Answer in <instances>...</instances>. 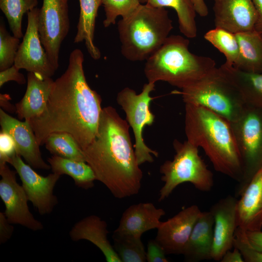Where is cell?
<instances>
[{
	"mask_svg": "<svg viewBox=\"0 0 262 262\" xmlns=\"http://www.w3.org/2000/svg\"><path fill=\"white\" fill-rule=\"evenodd\" d=\"M221 262H244L242 254L238 249L233 247V250H228L223 256Z\"/></svg>",
	"mask_w": 262,
	"mask_h": 262,
	"instance_id": "obj_40",
	"label": "cell"
},
{
	"mask_svg": "<svg viewBox=\"0 0 262 262\" xmlns=\"http://www.w3.org/2000/svg\"><path fill=\"white\" fill-rule=\"evenodd\" d=\"M234 236L233 247L239 249L245 262H262V252L251 247L237 231Z\"/></svg>",
	"mask_w": 262,
	"mask_h": 262,
	"instance_id": "obj_34",
	"label": "cell"
},
{
	"mask_svg": "<svg viewBox=\"0 0 262 262\" xmlns=\"http://www.w3.org/2000/svg\"><path fill=\"white\" fill-rule=\"evenodd\" d=\"M40 9L35 7L27 13L28 23L14 65L19 69L51 77L56 71L49 62L38 32Z\"/></svg>",
	"mask_w": 262,
	"mask_h": 262,
	"instance_id": "obj_13",
	"label": "cell"
},
{
	"mask_svg": "<svg viewBox=\"0 0 262 262\" xmlns=\"http://www.w3.org/2000/svg\"><path fill=\"white\" fill-rule=\"evenodd\" d=\"M239 47L238 58L233 66L241 70L262 72V33L255 30L235 34Z\"/></svg>",
	"mask_w": 262,
	"mask_h": 262,
	"instance_id": "obj_24",
	"label": "cell"
},
{
	"mask_svg": "<svg viewBox=\"0 0 262 262\" xmlns=\"http://www.w3.org/2000/svg\"><path fill=\"white\" fill-rule=\"evenodd\" d=\"M147 0H140L141 3H146Z\"/></svg>",
	"mask_w": 262,
	"mask_h": 262,
	"instance_id": "obj_43",
	"label": "cell"
},
{
	"mask_svg": "<svg viewBox=\"0 0 262 262\" xmlns=\"http://www.w3.org/2000/svg\"><path fill=\"white\" fill-rule=\"evenodd\" d=\"M238 199L237 228L244 231L262 229V168L253 177Z\"/></svg>",
	"mask_w": 262,
	"mask_h": 262,
	"instance_id": "obj_18",
	"label": "cell"
},
{
	"mask_svg": "<svg viewBox=\"0 0 262 262\" xmlns=\"http://www.w3.org/2000/svg\"><path fill=\"white\" fill-rule=\"evenodd\" d=\"M4 213H0V243H4L11 237L14 228L10 225Z\"/></svg>",
	"mask_w": 262,
	"mask_h": 262,
	"instance_id": "obj_39",
	"label": "cell"
},
{
	"mask_svg": "<svg viewBox=\"0 0 262 262\" xmlns=\"http://www.w3.org/2000/svg\"><path fill=\"white\" fill-rule=\"evenodd\" d=\"M171 93L181 95L185 104L202 106L230 123L239 117L246 106L237 88L220 67H215L195 82Z\"/></svg>",
	"mask_w": 262,
	"mask_h": 262,
	"instance_id": "obj_6",
	"label": "cell"
},
{
	"mask_svg": "<svg viewBox=\"0 0 262 262\" xmlns=\"http://www.w3.org/2000/svg\"><path fill=\"white\" fill-rule=\"evenodd\" d=\"M257 13L254 30L262 33V0H252Z\"/></svg>",
	"mask_w": 262,
	"mask_h": 262,
	"instance_id": "obj_41",
	"label": "cell"
},
{
	"mask_svg": "<svg viewBox=\"0 0 262 262\" xmlns=\"http://www.w3.org/2000/svg\"><path fill=\"white\" fill-rule=\"evenodd\" d=\"M19 38L12 36L2 22L0 25V71L6 69L14 63L19 47Z\"/></svg>",
	"mask_w": 262,
	"mask_h": 262,
	"instance_id": "obj_33",
	"label": "cell"
},
{
	"mask_svg": "<svg viewBox=\"0 0 262 262\" xmlns=\"http://www.w3.org/2000/svg\"><path fill=\"white\" fill-rule=\"evenodd\" d=\"M189 40L179 35L169 36L147 60L144 73L148 82L164 81L182 89L199 80L215 66L209 57L189 50Z\"/></svg>",
	"mask_w": 262,
	"mask_h": 262,
	"instance_id": "obj_4",
	"label": "cell"
},
{
	"mask_svg": "<svg viewBox=\"0 0 262 262\" xmlns=\"http://www.w3.org/2000/svg\"><path fill=\"white\" fill-rule=\"evenodd\" d=\"M48 162L52 173L70 176L77 186L86 190L94 186L96 177L91 167L86 162L54 155L48 159Z\"/></svg>",
	"mask_w": 262,
	"mask_h": 262,
	"instance_id": "obj_26",
	"label": "cell"
},
{
	"mask_svg": "<svg viewBox=\"0 0 262 262\" xmlns=\"http://www.w3.org/2000/svg\"><path fill=\"white\" fill-rule=\"evenodd\" d=\"M106 17L103 22L107 28L115 24L118 16L122 18L131 15L141 4L140 0H101Z\"/></svg>",
	"mask_w": 262,
	"mask_h": 262,
	"instance_id": "obj_32",
	"label": "cell"
},
{
	"mask_svg": "<svg viewBox=\"0 0 262 262\" xmlns=\"http://www.w3.org/2000/svg\"><path fill=\"white\" fill-rule=\"evenodd\" d=\"M204 37L224 55L225 63L231 66L235 63L239 54V47L234 33L215 27L206 32Z\"/></svg>",
	"mask_w": 262,
	"mask_h": 262,
	"instance_id": "obj_30",
	"label": "cell"
},
{
	"mask_svg": "<svg viewBox=\"0 0 262 262\" xmlns=\"http://www.w3.org/2000/svg\"><path fill=\"white\" fill-rule=\"evenodd\" d=\"M146 3L155 7L172 8L178 16L180 32L187 38L196 37V12L192 0H147Z\"/></svg>",
	"mask_w": 262,
	"mask_h": 262,
	"instance_id": "obj_27",
	"label": "cell"
},
{
	"mask_svg": "<svg viewBox=\"0 0 262 262\" xmlns=\"http://www.w3.org/2000/svg\"><path fill=\"white\" fill-rule=\"evenodd\" d=\"M37 0H0V8L5 15L13 35L23 37L22 20L24 14L36 7Z\"/></svg>",
	"mask_w": 262,
	"mask_h": 262,
	"instance_id": "obj_29",
	"label": "cell"
},
{
	"mask_svg": "<svg viewBox=\"0 0 262 262\" xmlns=\"http://www.w3.org/2000/svg\"><path fill=\"white\" fill-rule=\"evenodd\" d=\"M53 82L51 77L35 72H28L26 92L15 107L19 119L28 120L39 116L44 112Z\"/></svg>",
	"mask_w": 262,
	"mask_h": 262,
	"instance_id": "obj_20",
	"label": "cell"
},
{
	"mask_svg": "<svg viewBox=\"0 0 262 262\" xmlns=\"http://www.w3.org/2000/svg\"><path fill=\"white\" fill-rule=\"evenodd\" d=\"M6 163L0 162V196L5 205L6 218L11 224H19L33 231L42 229L43 224L29 209L28 196L22 185L16 181V172Z\"/></svg>",
	"mask_w": 262,
	"mask_h": 262,
	"instance_id": "obj_12",
	"label": "cell"
},
{
	"mask_svg": "<svg viewBox=\"0 0 262 262\" xmlns=\"http://www.w3.org/2000/svg\"><path fill=\"white\" fill-rule=\"evenodd\" d=\"M19 69L14 64L9 68L0 72V87L6 82L13 81L19 84H24L26 80L24 75L19 72Z\"/></svg>",
	"mask_w": 262,
	"mask_h": 262,
	"instance_id": "obj_37",
	"label": "cell"
},
{
	"mask_svg": "<svg viewBox=\"0 0 262 262\" xmlns=\"http://www.w3.org/2000/svg\"><path fill=\"white\" fill-rule=\"evenodd\" d=\"M113 247L121 262H145L146 251L141 238L114 232Z\"/></svg>",
	"mask_w": 262,
	"mask_h": 262,
	"instance_id": "obj_31",
	"label": "cell"
},
{
	"mask_svg": "<svg viewBox=\"0 0 262 262\" xmlns=\"http://www.w3.org/2000/svg\"><path fill=\"white\" fill-rule=\"evenodd\" d=\"M219 67L237 88L246 105L262 109V72L242 71L225 63Z\"/></svg>",
	"mask_w": 262,
	"mask_h": 262,
	"instance_id": "obj_23",
	"label": "cell"
},
{
	"mask_svg": "<svg viewBox=\"0 0 262 262\" xmlns=\"http://www.w3.org/2000/svg\"><path fill=\"white\" fill-rule=\"evenodd\" d=\"M15 169L28 199L41 215L49 214L58 203L54 188L60 175L52 173L44 177L25 163L17 153L8 161Z\"/></svg>",
	"mask_w": 262,
	"mask_h": 262,
	"instance_id": "obj_11",
	"label": "cell"
},
{
	"mask_svg": "<svg viewBox=\"0 0 262 262\" xmlns=\"http://www.w3.org/2000/svg\"><path fill=\"white\" fill-rule=\"evenodd\" d=\"M201 211L196 205L182 209L164 222H161L155 240L166 255L182 254L185 245Z\"/></svg>",
	"mask_w": 262,
	"mask_h": 262,
	"instance_id": "obj_14",
	"label": "cell"
},
{
	"mask_svg": "<svg viewBox=\"0 0 262 262\" xmlns=\"http://www.w3.org/2000/svg\"><path fill=\"white\" fill-rule=\"evenodd\" d=\"M155 89V83H145L141 92L137 94L129 87H125L118 93L116 101L126 114V121L132 129L135 138L134 152L138 164L152 163L158 152L148 147L143 137V129L146 126L151 125L155 120V115L150 110V96Z\"/></svg>",
	"mask_w": 262,
	"mask_h": 262,
	"instance_id": "obj_9",
	"label": "cell"
},
{
	"mask_svg": "<svg viewBox=\"0 0 262 262\" xmlns=\"http://www.w3.org/2000/svg\"><path fill=\"white\" fill-rule=\"evenodd\" d=\"M1 131L13 138L17 153L34 168L49 170L51 167L43 160L35 133L28 120L21 121L0 109Z\"/></svg>",
	"mask_w": 262,
	"mask_h": 262,
	"instance_id": "obj_16",
	"label": "cell"
},
{
	"mask_svg": "<svg viewBox=\"0 0 262 262\" xmlns=\"http://www.w3.org/2000/svg\"><path fill=\"white\" fill-rule=\"evenodd\" d=\"M187 140L201 147L214 169L239 183L243 166L230 122L202 106L185 104Z\"/></svg>",
	"mask_w": 262,
	"mask_h": 262,
	"instance_id": "obj_3",
	"label": "cell"
},
{
	"mask_svg": "<svg viewBox=\"0 0 262 262\" xmlns=\"http://www.w3.org/2000/svg\"><path fill=\"white\" fill-rule=\"evenodd\" d=\"M44 144L53 155L78 161L85 162L82 148L70 134L57 132L50 134Z\"/></svg>",
	"mask_w": 262,
	"mask_h": 262,
	"instance_id": "obj_28",
	"label": "cell"
},
{
	"mask_svg": "<svg viewBox=\"0 0 262 262\" xmlns=\"http://www.w3.org/2000/svg\"><path fill=\"white\" fill-rule=\"evenodd\" d=\"M121 52L130 61L147 60L163 45L173 29L164 8L141 4L117 23Z\"/></svg>",
	"mask_w": 262,
	"mask_h": 262,
	"instance_id": "obj_5",
	"label": "cell"
},
{
	"mask_svg": "<svg viewBox=\"0 0 262 262\" xmlns=\"http://www.w3.org/2000/svg\"><path fill=\"white\" fill-rule=\"evenodd\" d=\"M109 231L106 222L99 217L91 215L77 222L69 232L73 241H90L103 254L108 262H121L113 246L108 239Z\"/></svg>",
	"mask_w": 262,
	"mask_h": 262,
	"instance_id": "obj_21",
	"label": "cell"
},
{
	"mask_svg": "<svg viewBox=\"0 0 262 262\" xmlns=\"http://www.w3.org/2000/svg\"><path fill=\"white\" fill-rule=\"evenodd\" d=\"M80 13L74 43L85 41L88 52L94 60L100 58V50L94 43L96 19L101 0H79Z\"/></svg>",
	"mask_w": 262,
	"mask_h": 262,
	"instance_id": "obj_25",
	"label": "cell"
},
{
	"mask_svg": "<svg viewBox=\"0 0 262 262\" xmlns=\"http://www.w3.org/2000/svg\"><path fill=\"white\" fill-rule=\"evenodd\" d=\"M236 231L254 249L262 252V231H244L239 228Z\"/></svg>",
	"mask_w": 262,
	"mask_h": 262,
	"instance_id": "obj_38",
	"label": "cell"
},
{
	"mask_svg": "<svg viewBox=\"0 0 262 262\" xmlns=\"http://www.w3.org/2000/svg\"><path fill=\"white\" fill-rule=\"evenodd\" d=\"M129 126L114 107L102 108L97 135L82 150L97 180L119 199L137 194L143 176L133 148Z\"/></svg>",
	"mask_w": 262,
	"mask_h": 262,
	"instance_id": "obj_2",
	"label": "cell"
},
{
	"mask_svg": "<svg viewBox=\"0 0 262 262\" xmlns=\"http://www.w3.org/2000/svg\"><path fill=\"white\" fill-rule=\"evenodd\" d=\"M68 0H43L38 18L41 43L51 64L56 70L62 42L69 29Z\"/></svg>",
	"mask_w": 262,
	"mask_h": 262,
	"instance_id": "obj_10",
	"label": "cell"
},
{
	"mask_svg": "<svg viewBox=\"0 0 262 262\" xmlns=\"http://www.w3.org/2000/svg\"><path fill=\"white\" fill-rule=\"evenodd\" d=\"M241 158L243 175L236 196H240L255 174L262 168V109L246 104L230 123Z\"/></svg>",
	"mask_w": 262,
	"mask_h": 262,
	"instance_id": "obj_8",
	"label": "cell"
},
{
	"mask_svg": "<svg viewBox=\"0 0 262 262\" xmlns=\"http://www.w3.org/2000/svg\"><path fill=\"white\" fill-rule=\"evenodd\" d=\"M238 199L231 195L214 204L210 211L214 219L212 260L220 261L224 254L233 247L237 228L236 207Z\"/></svg>",
	"mask_w": 262,
	"mask_h": 262,
	"instance_id": "obj_15",
	"label": "cell"
},
{
	"mask_svg": "<svg viewBox=\"0 0 262 262\" xmlns=\"http://www.w3.org/2000/svg\"><path fill=\"white\" fill-rule=\"evenodd\" d=\"M17 153L15 141L8 133L1 131L0 133V162L7 163Z\"/></svg>",
	"mask_w": 262,
	"mask_h": 262,
	"instance_id": "obj_35",
	"label": "cell"
},
{
	"mask_svg": "<svg viewBox=\"0 0 262 262\" xmlns=\"http://www.w3.org/2000/svg\"><path fill=\"white\" fill-rule=\"evenodd\" d=\"M196 12L200 16L204 17L208 14V9L204 0H192Z\"/></svg>",
	"mask_w": 262,
	"mask_h": 262,
	"instance_id": "obj_42",
	"label": "cell"
},
{
	"mask_svg": "<svg viewBox=\"0 0 262 262\" xmlns=\"http://www.w3.org/2000/svg\"><path fill=\"white\" fill-rule=\"evenodd\" d=\"M165 214L162 208L150 202L139 203L129 207L122 213L115 233L136 238H141L145 232L157 229Z\"/></svg>",
	"mask_w": 262,
	"mask_h": 262,
	"instance_id": "obj_19",
	"label": "cell"
},
{
	"mask_svg": "<svg viewBox=\"0 0 262 262\" xmlns=\"http://www.w3.org/2000/svg\"><path fill=\"white\" fill-rule=\"evenodd\" d=\"M83 61L82 50L74 49L66 70L54 81L44 112L26 120L40 146L50 134L66 132L74 137L82 150L97 136L102 99L86 82Z\"/></svg>",
	"mask_w": 262,
	"mask_h": 262,
	"instance_id": "obj_1",
	"label": "cell"
},
{
	"mask_svg": "<svg viewBox=\"0 0 262 262\" xmlns=\"http://www.w3.org/2000/svg\"><path fill=\"white\" fill-rule=\"evenodd\" d=\"M175 155L172 161H166L161 166L164 184L159 192V201L167 198L180 184L192 183L199 191H210L213 185L212 172L199 155L198 147L187 140L173 142Z\"/></svg>",
	"mask_w": 262,
	"mask_h": 262,
	"instance_id": "obj_7",
	"label": "cell"
},
{
	"mask_svg": "<svg viewBox=\"0 0 262 262\" xmlns=\"http://www.w3.org/2000/svg\"><path fill=\"white\" fill-rule=\"evenodd\" d=\"M215 27L233 33L254 30L257 13L252 0H214Z\"/></svg>",
	"mask_w": 262,
	"mask_h": 262,
	"instance_id": "obj_17",
	"label": "cell"
},
{
	"mask_svg": "<svg viewBox=\"0 0 262 262\" xmlns=\"http://www.w3.org/2000/svg\"><path fill=\"white\" fill-rule=\"evenodd\" d=\"M214 219L210 211L201 212L182 254L188 262L212 260Z\"/></svg>",
	"mask_w": 262,
	"mask_h": 262,
	"instance_id": "obj_22",
	"label": "cell"
},
{
	"mask_svg": "<svg viewBox=\"0 0 262 262\" xmlns=\"http://www.w3.org/2000/svg\"><path fill=\"white\" fill-rule=\"evenodd\" d=\"M166 253L163 248L155 240L148 241L146 252V261L147 262H168Z\"/></svg>",
	"mask_w": 262,
	"mask_h": 262,
	"instance_id": "obj_36",
	"label": "cell"
}]
</instances>
